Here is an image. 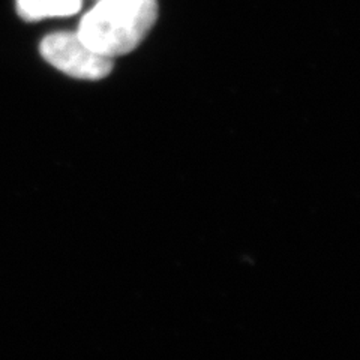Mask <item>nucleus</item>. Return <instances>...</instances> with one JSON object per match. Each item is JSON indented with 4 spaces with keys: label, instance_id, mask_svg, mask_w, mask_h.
I'll list each match as a JSON object with an SVG mask.
<instances>
[{
    "label": "nucleus",
    "instance_id": "nucleus-1",
    "mask_svg": "<svg viewBox=\"0 0 360 360\" xmlns=\"http://www.w3.org/2000/svg\"><path fill=\"white\" fill-rule=\"evenodd\" d=\"M156 18L158 0H98L82 18L77 35L90 49L115 59L137 49Z\"/></svg>",
    "mask_w": 360,
    "mask_h": 360
},
{
    "label": "nucleus",
    "instance_id": "nucleus-2",
    "mask_svg": "<svg viewBox=\"0 0 360 360\" xmlns=\"http://www.w3.org/2000/svg\"><path fill=\"white\" fill-rule=\"evenodd\" d=\"M42 58L60 72L78 80H103L112 71L115 59L90 49L77 32H58L39 45Z\"/></svg>",
    "mask_w": 360,
    "mask_h": 360
},
{
    "label": "nucleus",
    "instance_id": "nucleus-3",
    "mask_svg": "<svg viewBox=\"0 0 360 360\" xmlns=\"http://www.w3.org/2000/svg\"><path fill=\"white\" fill-rule=\"evenodd\" d=\"M82 9V0H17L18 15L26 21L68 17Z\"/></svg>",
    "mask_w": 360,
    "mask_h": 360
}]
</instances>
